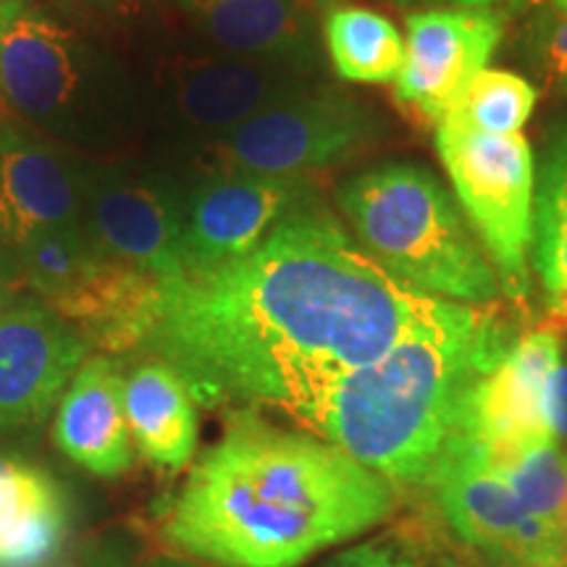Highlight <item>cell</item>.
<instances>
[{
	"instance_id": "cell-1",
	"label": "cell",
	"mask_w": 567,
	"mask_h": 567,
	"mask_svg": "<svg viewBox=\"0 0 567 567\" xmlns=\"http://www.w3.org/2000/svg\"><path fill=\"white\" fill-rule=\"evenodd\" d=\"M442 302L389 276L316 203L245 258L158 279L130 358L166 360L203 408L295 417Z\"/></svg>"
},
{
	"instance_id": "cell-2",
	"label": "cell",
	"mask_w": 567,
	"mask_h": 567,
	"mask_svg": "<svg viewBox=\"0 0 567 567\" xmlns=\"http://www.w3.org/2000/svg\"><path fill=\"white\" fill-rule=\"evenodd\" d=\"M396 488L316 434L237 410L163 517L168 547L213 567H300L394 513Z\"/></svg>"
},
{
	"instance_id": "cell-3",
	"label": "cell",
	"mask_w": 567,
	"mask_h": 567,
	"mask_svg": "<svg viewBox=\"0 0 567 567\" xmlns=\"http://www.w3.org/2000/svg\"><path fill=\"white\" fill-rule=\"evenodd\" d=\"M509 344L494 308L444 300L384 358L339 375L295 421L389 484H429L467 392Z\"/></svg>"
},
{
	"instance_id": "cell-4",
	"label": "cell",
	"mask_w": 567,
	"mask_h": 567,
	"mask_svg": "<svg viewBox=\"0 0 567 567\" xmlns=\"http://www.w3.org/2000/svg\"><path fill=\"white\" fill-rule=\"evenodd\" d=\"M0 101L87 158L142 140L137 71L34 0H0Z\"/></svg>"
},
{
	"instance_id": "cell-5",
	"label": "cell",
	"mask_w": 567,
	"mask_h": 567,
	"mask_svg": "<svg viewBox=\"0 0 567 567\" xmlns=\"http://www.w3.org/2000/svg\"><path fill=\"white\" fill-rule=\"evenodd\" d=\"M337 205L358 245L405 287L473 308L499 300L492 264L455 200L425 168H368L339 184Z\"/></svg>"
},
{
	"instance_id": "cell-6",
	"label": "cell",
	"mask_w": 567,
	"mask_h": 567,
	"mask_svg": "<svg viewBox=\"0 0 567 567\" xmlns=\"http://www.w3.org/2000/svg\"><path fill=\"white\" fill-rule=\"evenodd\" d=\"M137 80L142 140H151L155 166L172 174L255 113L318 84L316 69L243 59L216 48H161Z\"/></svg>"
},
{
	"instance_id": "cell-7",
	"label": "cell",
	"mask_w": 567,
	"mask_h": 567,
	"mask_svg": "<svg viewBox=\"0 0 567 567\" xmlns=\"http://www.w3.org/2000/svg\"><path fill=\"white\" fill-rule=\"evenodd\" d=\"M379 142V122L363 103L329 84L295 92L234 126L179 172H239L313 179L358 158ZM176 172V176H179Z\"/></svg>"
},
{
	"instance_id": "cell-8",
	"label": "cell",
	"mask_w": 567,
	"mask_h": 567,
	"mask_svg": "<svg viewBox=\"0 0 567 567\" xmlns=\"http://www.w3.org/2000/svg\"><path fill=\"white\" fill-rule=\"evenodd\" d=\"M436 151L467 221L484 243L502 295L526 302L534 247L536 161L523 134H484L442 122Z\"/></svg>"
},
{
	"instance_id": "cell-9",
	"label": "cell",
	"mask_w": 567,
	"mask_h": 567,
	"mask_svg": "<svg viewBox=\"0 0 567 567\" xmlns=\"http://www.w3.org/2000/svg\"><path fill=\"white\" fill-rule=\"evenodd\" d=\"M82 224L116 264L153 279L182 274L184 182L132 158H87Z\"/></svg>"
},
{
	"instance_id": "cell-10",
	"label": "cell",
	"mask_w": 567,
	"mask_h": 567,
	"mask_svg": "<svg viewBox=\"0 0 567 567\" xmlns=\"http://www.w3.org/2000/svg\"><path fill=\"white\" fill-rule=\"evenodd\" d=\"M318 203L313 179L210 172L184 184L182 271H205L258 250L289 216Z\"/></svg>"
},
{
	"instance_id": "cell-11",
	"label": "cell",
	"mask_w": 567,
	"mask_h": 567,
	"mask_svg": "<svg viewBox=\"0 0 567 567\" xmlns=\"http://www.w3.org/2000/svg\"><path fill=\"white\" fill-rule=\"evenodd\" d=\"M446 526L507 567H567L563 530L530 515L492 465L463 442L446 444L434 476Z\"/></svg>"
},
{
	"instance_id": "cell-12",
	"label": "cell",
	"mask_w": 567,
	"mask_h": 567,
	"mask_svg": "<svg viewBox=\"0 0 567 567\" xmlns=\"http://www.w3.org/2000/svg\"><path fill=\"white\" fill-rule=\"evenodd\" d=\"M559 363L563 344L547 326L515 339L505 358L467 392L450 442L473 446L492 465L523 446L551 439L544 405Z\"/></svg>"
},
{
	"instance_id": "cell-13",
	"label": "cell",
	"mask_w": 567,
	"mask_h": 567,
	"mask_svg": "<svg viewBox=\"0 0 567 567\" xmlns=\"http://www.w3.org/2000/svg\"><path fill=\"white\" fill-rule=\"evenodd\" d=\"M90 344L34 295L0 313V431L30 429L59 408Z\"/></svg>"
},
{
	"instance_id": "cell-14",
	"label": "cell",
	"mask_w": 567,
	"mask_h": 567,
	"mask_svg": "<svg viewBox=\"0 0 567 567\" xmlns=\"http://www.w3.org/2000/svg\"><path fill=\"white\" fill-rule=\"evenodd\" d=\"M505 34L499 13L484 9L425 11L408 19L405 63L394 80L396 103L442 124L486 69Z\"/></svg>"
},
{
	"instance_id": "cell-15",
	"label": "cell",
	"mask_w": 567,
	"mask_h": 567,
	"mask_svg": "<svg viewBox=\"0 0 567 567\" xmlns=\"http://www.w3.org/2000/svg\"><path fill=\"white\" fill-rule=\"evenodd\" d=\"M87 155L6 122L0 137V245L13 252L32 234L82 221Z\"/></svg>"
},
{
	"instance_id": "cell-16",
	"label": "cell",
	"mask_w": 567,
	"mask_h": 567,
	"mask_svg": "<svg viewBox=\"0 0 567 567\" xmlns=\"http://www.w3.org/2000/svg\"><path fill=\"white\" fill-rule=\"evenodd\" d=\"M53 442L97 478L132 471L137 450L124 410L122 360L103 352L84 360L55 408Z\"/></svg>"
},
{
	"instance_id": "cell-17",
	"label": "cell",
	"mask_w": 567,
	"mask_h": 567,
	"mask_svg": "<svg viewBox=\"0 0 567 567\" xmlns=\"http://www.w3.org/2000/svg\"><path fill=\"white\" fill-rule=\"evenodd\" d=\"M216 51L318 69L313 0H179Z\"/></svg>"
},
{
	"instance_id": "cell-18",
	"label": "cell",
	"mask_w": 567,
	"mask_h": 567,
	"mask_svg": "<svg viewBox=\"0 0 567 567\" xmlns=\"http://www.w3.org/2000/svg\"><path fill=\"white\" fill-rule=\"evenodd\" d=\"M71 534V502L34 460L0 450V567H51Z\"/></svg>"
},
{
	"instance_id": "cell-19",
	"label": "cell",
	"mask_w": 567,
	"mask_h": 567,
	"mask_svg": "<svg viewBox=\"0 0 567 567\" xmlns=\"http://www.w3.org/2000/svg\"><path fill=\"white\" fill-rule=\"evenodd\" d=\"M124 410L134 450L161 471L193 463L200 439L197 402L179 371L158 358H137L124 373Z\"/></svg>"
},
{
	"instance_id": "cell-20",
	"label": "cell",
	"mask_w": 567,
	"mask_h": 567,
	"mask_svg": "<svg viewBox=\"0 0 567 567\" xmlns=\"http://www.w3.org/2000/svg\"><path fill=\"white\" fill-rule=\"evenodd\" d=\"M534 268L547 292V329L567 334V118L549 132L536 174Z\"/></svg>"
},
{
	"instance_id": "cell-21",
	"label": "cell",
	"mask_w": 567,
	"mask_h": 567,
	"mask_svg": "<svg viewBox=\"0 0 567 567\" xmlns=\"http://www.w3.org/2000/svg\"><path fill=\"white\" fill-rule=\"evenodd\" d=\"M331 66L344 82L386 84L400 76L405 40L381 13L360 6H334L323 19Z\"/></svg>"
},
{
	"instance_id": "cell-22",
	"label": "cell",
	"mask_w": 567,
	"mask_h": 567,
	"mask_svg": "<svg viewBox=\"0 0 567 567\" xmlns=\"http://www.w3.org/2000/svg\"><path fill=\"white\" fill-rule=\"evenodd\" d=\"M21 281L30 295L53 308L63 297L82 287L97 274L105 260H111L101 247L92 243L82 221L51 226L32 234L13 250Z\"/></svg>"
},
{
	"instance_id": "cell-23",
	"label": "cell",
	"mask_w": 567,
	"mask_h": 567,
	"mask_svg": "<svg viewBox=\"0 0 567 567\" xmlns=\"http://www.w3.org/2000/svg\"><path fill=\"white\" fill-rule=\"evenodd\" d=\"M534 109V84L513 71L484 69L467 84L444 122L484 134H520Z\"/></svg>"
},
{
	"instance_id": "cell-24",
	"label": "cell",
	"mask_w": 567,
	"mask_h": 567,
	"mask_svg": "<svg viewBox=\"0 0 567 567\" xmlns=\"http://www.w3.org/2000/svg\"><path fill=\"white\" fill-rule=\"evenodd\" d=\"M492 467L513 486L517 499L526 505L530 515L563 530L567 509V457L559 442L542 439L496 460Z\"/></svg>"
},
{
	"instance_id": "cell-25",
	"label": "cell",
	"mask_w": 567,
	"mask_h": 567,
	"mask_svg": "<svg viewBox=\"0 0 567 567\" xmlns=\"http://www.w3.org/2000/svg\"><path fill=\"white\" fill-rule=\"evenodd\" d=\"M536 55L549 87L567 95V6H551L538 21Z\"/></svg>"
},
{
	"instance_id": "cell-26",
	"label": "cell",
	"mask_w": 567,
	"mask_h": 567,
	"mask_svg": "<svg viewBox=\"0 0 567 567\" xmlns=\"http://www.w3.org/2000/svg\"><path fill=\"white\" fill-rule=\"evenodd\" d=\"M59 3L97 24L130 30L147 24L158 13L163 0H59Z\"/></svg>"
},
{
	"instance_id": "cell-27",
	"label": "cell",
	"mask_w": 567,
	"mask_h": 567,
	"mask_svg": "<svg viewBox=\"0 0 567 567\" xmlns=\"http://www.w3.org/2000/svg\"><path fill=\"white\" fill-rule=\"evenodd\" d=\"M326 567H429V565H423L413 551L400 547L396 542H379V538H373V542L344 549L342 555L329 559Z\"/></svg>"
},
{
	"instance_id": "cell-28",
	"label": "cell",
	"mask_w": 567,
	"mask_h": 567,
	"mask_svg": "<svg viewBox=\"0 0 567 567\" xmlns=\"http://www.w3.org/2000/svg\"><path fill=\"white\" fill-rule=\"evenodd\" d=\"M547 429L555 442H567V363H559L547 386Z\"/></svg>"
},
{
	"instance_id": "cell-29",
	"label": "cell",
	"mask_w": 567,
	"mask_h": 567,
	"mask_svg": "<svg viewBox=\"0 0 567 567\" xmlns=\"http://www.w3.org/2000/svg\"><path fill=\"white\" fill-rule=\"evenodd\" d=\"M51 567H130L126 547L118 542H92L87 547L76 549L74 555Z\"/></svg>"
},
{
	"instance_id": "cell-30",
	"label": "cell",
	"mask_w": 567,
	"mask_h": 567,
	"mask_svg": "<svg viewBox=\"0 0 567 567\" xmlns=\"http://www.w3.org/2000/svg\"><path fill=\"white\" fill-rule=\"evenodd\" d=\"M21 295H27V289L24 281H21L17 258H13L9 247L0 245V313H3L13 300H19Z\"/></svg>"
},
{
	"instance_id": "cell-31",
	"label": "cell",
	"mask_w": 567,
	"mask_h": 567,
	"mask_svg": "<svg viewBox=\"0 0 567 567\" xmlns=\"http://www.w3.org/2000/svg\"><path fill=\"white\" fill-rule=\"evenodd\" d=\"M145 567H208V565H200L197 559H187V557H158V559H151V563H145Z\"/></svg>"
},
{
	"instance_id": "cell-32",
	"label": "cell",
	"mask_w": 567,
	"mask_h": 567,
	"mask_svg": "<svg viewBox=\"0 0 567 567\" xmlns=\"http://www.w3.org/2000/svg\"><path fill=\"white\" fill-rule=\"evenodd\" d=\"M460 3L467 6V9H484V6L496 3V0H460Z\"/></svg>"
},
{
	"instance_id": "cell-33",
	"label": "cell",
	"mask_w": 567,
	"mask_h": 567,
	"mask_svg": "<svg viewBox=\"0 0 567 567\" xmlns=\"http://www.w3.org/2000/svg\"><path fill=\"white\" fill-rule=\"evenodd\" d=\"M436 567H467V565H463V563H457V559H452V557H444L442 563H439Z\"/></svg>"
},
{
	"instance_id": "cell-34",
	"label": "cell",
	"mask_w": 567,
	"mask_h": 567,
	"mask_svg": "<svg viewBox=\"0 0 567 567\" xmlns=\"http://www.w3.org/2000/svg\"><path fill=\"white\" fill-rule=\"evenodd\" d=\"M563 544H565V557H567V509H565V517H563Z\"/></svg>"
},
{
	"instance_id": "cell-35",
	"label": "cell",
	"mask_w": 567,
	"mask_h": 567,
	"mask_svg": "<svg viewBox=\"0 0 567 567\" xmlns=\"http://www.w3.org/2000/svg\"><path fill=\"white\" fill-rule=\"evenodd\" d=\"M313 3H318V6H331V3H334V0H313Z\"/></svg>"
},
{
	"instance_id": "cell-36",
	"label": "cell",
	"mask_w": 567,
	"mask_h": 567,
	"mask_svg": "<svg viewBox=\"0 0 567 567\" xmlns=\"http://www.w3.org/2000/svg\"><path fill=\"white\" fill-rule=\"evenodd\" d=\"M3 130H6V118H0V137H3Z\"/></svg>"
},
{
	"instance_id": "cell-37",
	"label": "cell",
	"mask_w": 567,
	"mask_h": 567,
	"mask_svg": "<svg viewBox=\"0 0 567 567\" xmlns=\"http://www.w3.org/2000/svg\"><path fill=\"white\" fill-rule=\"evenodd\" d=\"M551 6H567V0H551Z\"/></svg>"
},
{
	"instance_id": "cell-38",
	"label": "cell",
	"mask_w": 567,
	"mask_h": 567,
	"mask_svg": "<svg viewBox=\"0 0 567 567\" xmlns=\"http://www.w3.org/2000/svg\"><path fill=\"white\" fill-rule=\"evenodd\" d=\"M396 3H413V0H396Z\"/></svg>"
}]
</instances>
